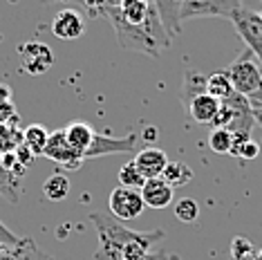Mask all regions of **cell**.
I'll use <instances>...</instances> for the list:
<instances>
[{
    "mask_svg": "<svg viewBox=\"0 0 262 260\" xmlns=\"http://www.w3.org/2000/svg\"><path fill=\"white\" fill-rule=\"evenodd\" d=\"M141 198L148 209H166L172 202V188L166 184L162 177L155 180H146L144 188H141Z\"/></svg>",
    "mask_w": 262,
    "mask_h": 260,
    "instance_id": "13",
    "label": "cell"
},
{
    "mask_svg": "<svg viewBox=\"0 0 262 260\" xmlns=\"http://www.w3.org/2000/svg\"><path fill=\"white\" fill-rule=\"evenodd\" d=\"M231 23H233L237 36L244 40L247 50L258 58V63L262 65V14L258 11H251L242 5V9H237L233 16H231Z\"/></svg>",
    "mask_w": 262,
    "mask_h": 260,
    "instance_id": "4",
    "label": "cell"
},
{
    "mask_svg": "<svg viewBox=\"0 0 262 260\" xmlns=\"http://www.w3.org/2000/svg\"><path fill=\"white\" fill-rule=\"evenodd\" d=\"M0 99H11V90L7 85H0Z\"/></svg>",
    "mask_w": 262,
    "mask_h": 260,
    "instance_id": "37",
    "label": "cell"
},
{
    "mask_svg": "<svg viewBox=\"0 0 262 260\" xmlns=\"http://www.w3.org/2000/svg\"><path fill=\"white\" fill-rule=\"evenodd\" d=\"M0 162H3V166L7 168L11 175H16V177H18V180H20V177H23V175H25L27 170H29V168H25V166H23V164L18 162V157H16V153H9V155H3V157H0Z\"/></svg>",
    "mask_w": 262,
    "mask_h": 260,
    "instance_id": "31",
    "label": "cell"
},
{
    "mask_svg": "<svg viewBox=\"0 0 262 260\" xmlns=\"http://www.w3.org/2000/svg\"><path fill=\"white\" fill-rule=\"evenodd\" d=\"M119 182H121V186H126V188L141 191L144 184H146V177L141 175V170L137 168L135 162H128V164H123V166L119 168Z\"/></svg>",
    "mask_w": 262,
    "mask_h": 260,
    "instance_id": "27",
    "label": "cell"
},
{
    "mask_svg": "<svg viewBox=\"0 0 262 260\" xmlns=\"http://www.w3.org/2000/svg\"><path fill=\"white\" fill-rule=\"evenodd\" d=\"M206 92L211 97H215L217 101H226L235 94V88L231 83V76L226 70H217V72L206 76Z\"/></svg>",
    "mask_w": 262,
    "mask_h": 260,
    "instance_id": "18",
    "label": "cell"
},
{
    "mask_svg": "<svg viewBox=\"0 0 262 260\" xmlns=\"http://www.w3.org/2000/svg\"><path fill=\"white\" fill-rule=\"evenodd\" d=\"M0 195L7 200L9 204L20 202V180L16 175H11L0 162Z\"/></svg>",
    "mask_w": 262,
    "mask_h": 260,
    "instance_id": "24",
    "label": "cell"
},
{
    "mask_svg": "<svg viewBox=\"0 0 262 260\" xmlns=\"http://www.w3.org/2000/svg\"><path fill=\"white\" fill-rule=\"evenodd\" d=\"M0 260H54V258L40 249L36 245V240H32L29 235H25V238H20L18 245L9 247L7 253H5Z\"/></svg>",
    "mask_w": 262,
    "mask_h": 260,
    "instance_id": "17",
    "label": "cell"
},
{
    "mask_svg": "<svg viewBox=\"0 0 262 260\" xmlns=\"http://www.w3.org/2000/svg\"><path fill=\"white\" fill-rule=\"evenodd\" d=\"M72 3L79 5V7L90 16V18H103L110 9L119 7L121 0H72Z\"/></svg>",
    "mask_w": 262,
    "mask_h": 260,
    "instance_id": "26",
    "label": "cell"
},
{
    "mask_svg": "<svg viewBox=\"0 0 262 260\" xmlns=\"http://www.w3.org/2000/svg\"><path fill=\"white\" fill-rule=\"evenodd\" d=\"M72 191V184L63 173H54L43 182V193L50 202H63Z\"/></svg>",
    "mask_w": 262,
    "mask_h": 260,
    "instance_id": "20",
    "label": "cell"
},
{
    "mask_svg": "<svg viewBox=\"0 0 262 260\" xmlns=\"http://www.w3.org/2000/svg\"><path fill=\"white\" fill-rule=\"evenodd\" d=\"M155 9L159 14V20H162L164 29L168 32L170 38H177L182 34V5L184 0H155Z\"/></svg>",
    "mask_w": 262,
    "mask_h": 260,
    "instance_id": "12",
    "label": "cell"
},
{
    "mask_svg": "<svg viewBox=\"0 0 262 260\" xmlns=\"http://www.w3.org/2000/svg\"><path fill=\"white\" fill-rule=\"evenodd\" d=\"M260 153V146L255 144L253 139H242V141H233V148H231V155L244 159V162H249V159H255Z\"/></svg>",
    "mask_w": 262,
    "mask_h": 260,
    "instance_id": "29",
    "label": "cell"
},
{
    "mask_svg": "<svg viewBox=\"0 0 262 260\" xmlns=\"http://www.w3.org/2000/svg\"><path fill=\"white\" fill-rule=\"evenodd\" d=\"M117 11L123 20L130 23V25H141V23H146L148 16L155 11V5L148 3V0H121Z\"/></svg>",
    "mask_w": 262,
    "mask_h": 260,
    "instance_id": "16",
    "label": "cell"
},
{
    "mask_svg": "<svg viewBox=\"0 0 262 260\" xmlns=\"http://www.w3.org/2000/svg\"><path fill=\"white\" fill-rule=\"evenodd\" d=\"M108 209H110V215H115L119 222H128L144 213L146 204H144V198H141V191L117 186L108 198Z\"/></svg>",
    "mask_w": 262,
    "mask_h": 260,
    "instance_id": "8",
    "label": "cell"
},
{
    "mask_svg": "<svg viewBox=\"0 0 262 260\" xmlns=\"http://www.w3.org/2000/svg\"><path fill=\"white\" fill-rule=\"evenodd\" d=\"M242 0H184L180 18L190 20V18H208V16H222L229 18L237 9H242Z\"/></svg>",
    "mask_w": 262,
    "mask_h": 260,
    "instance_id": "6",
    "label": "cell"
},
{
    "mask_svg": "<svg viewBox=\"0 0 262 260\" xmlns=\"http://www.w3.org/2000/svg\"><path fill=\"white\" fill-rule=\"evenodd\" d=\"M258 260H262V249H260V253H258Z\"/></svg>",
    "mask_w": 262,
    "mask_h": 260,
    "instance_id": "41",
    "label": "cell"
},
{
    "mask_svg": "<svg viewBox=\"0 0 262 260\" xmlns=\"http://www.w3.org/2000/svg\"><path fill=\"white\" fill-rule=\"evenodd\" d=\"M43 157L52 159L54 164H58L65 170H79L83 166V155L76 148H72V144L65 137V130H54L50 133V139H47V146L43 150Z\"/></svg>",
    "mask_w": 262,
    "mask_h": 260,
    "instance_id": "7",
    "label": "cell"
},
{
    "mask_svg": "<svg viewBox=\"0 0 262 260\" xmlns=\"http://www.w3.org/2000/svg\"><path fill=\"white\" fill-rule=\"evenodd\" d=\"M229 76L235 92L249 99L251 105L262 103V68L251 52H244L229 65Z\"/></svg>",
    "mask_w": 262,
    "mask_h": 260,
    "instance_id": "3",
    "label": "cell"
},
{
    "mask_svg": "<svg viewBox=\"0 0 262 260\" xmlns=\"http://www.w3.org/2000/svg\"><path fill=\"white\" fill-rule=\"evenodd\" d=\"M23 146V130L16 123H3L0 126V157L16 153Z\"/></svg>",
    "mask_w": 262,
    "mask_h": 260,
    "instance_id": "23",
    "label": "cell"
},
{
    "mask_svg": "<svg viewBox=\"0 0 262 260\" xmlns=\"http://www.w3.org/2000/svg\"><path fill=\"white\" fill-rule=\"evenodd\" d=\"M244 7L251 9V11H258V14H262V0H247V3H244Z\"/></svg>",
    "mask_w": 262,
    "mask_h": 260,
    "instance_id": "35",
    "label": "cell"
},
{
    "mask_svg": "<svg viewBox=\"0 0 262 260\" xmlns=\"http://www.w3.org/2000/svg\"><path fill=\"white\" fill-rule=\"evenodd\" d=\"M43 5H52V3H58V0H40Z\"/></svg>",
    "mask_w": 262,
    "mask_h": 260,
    "instance_id": "40",
    "label": "cell"
},
{
    "mask_svg": "<svg viewBox=\"0 0 262 260\" xmlns=\"http://www.w3.org/2000/svg\"><path fill=\"white\" fill-rule=\"evenodd\" d=\"M0 242H5V245H9V247H14V245H18L20 238L16 235L11 229H7L3 222H0Z\"/></svg>",
    "mask_w": 262,
    "mask_h": 260,
    "instance_id": "33",
    "label": "cell"
},
{
    "mask_svg": "<svg viewBox=\"0 0 262 260\" xmlns=\"http://www.w3.org/2000/svg\"><path fill=\"white\" fill-rule=\"evenodd\" d=\"M47 139H50V133L43 123H32L23 130V146H27L34 155H43L45 146H47Z\"/></svg>",
    "mask_w": 262,
    "mask_h": 260,
    "instance_id": "21",
    "label": "cell"
},
{
    "mask_svg": "<svg viewBox=\"0 0 262 260\" xmlns=\"http://www.w3.org/2000/svg\"><path fill=\"white\" fill-rule=\"evenodd\" d=\"M137 139H139L137 133H130V135H126V137H110V135H99L97 133L92 146L85 150V159L119 155V153H133L137 148Z\"/></svg>",
    "mask_w": 262,
    "mask_h": 260,
    "instance_id": "9",
    "label": "cell"
},
{
    "mask_svg": "<svg viewBox=\"0 0 262 260\" xmlns=\"http://www.w3.org/2000/svg\"><path fill=\"white\" fill-rule=\"evenodd\" d=\"M16 157H18V162L23 164L25 168H32V164H34V159H36V155H34L32 150L27 148V146H20L18 150H16Z\"/></svg>",
    "mask_w": 262,
    "mask_h": 260,
    "instance_id": "32",
    "label": "cell"
},
{
    "mask_svg": "<svg viewBox=\"0 0 262 260\" xmlns=\"http://www.w3.org/2000/svg\"><path fill=\"white\" fill-rule=\"evenodd\" d=\"M103 18L110 20V25L117 34L119 45L128 52H139V54H146L150 58H159V54H162L164 50H168L172 43V38L168 36V32H166L162 20H159L157 9H155L152 14L148 16V20L141 23V25H130V23H126L119 16L117 7L110 9Z\"/></svg>",
    "mask_w": 262,
    "mask_h": 260,
    "instance_id": "2",
    "label": "cell"
},
{
    "mask_svg": "<svg viewBox=\"0 0 262 260\" xmlns=\"http://www.w3.org/2000/svg\"><path fill=\"white\" fill-rule=\"evenodd\" d=\"M175 218L180 222H195L200 218V204L195 202L193 198H180L175 202Z\"/></svg>",
    "mask_w": 262,
    "mask_h": 260,
    "instance_id": "28",
    "label": "cell"
},
{
    "mask_svg": "<svg viewBox=\"0 0 262 260\" xmlns=\"http://www.w3.org/2000/svg\"><path fill=\"white\" fill-rule=\"evenodd\" d=\"M18 56H20V68L29 76H40V74L50 72L56 63L52 47L40 43V40H25V43H20Z\"/></svg>",
    "mask_w": 262,
    "mask_h": 260,
    "instance_id": "5",
    "label": "cell"
},
{
    "mask_svg": "<svg viewBox=\"0 0 262 260\" xmlns=\"http://www.w3.org/2000/svg\"><path fill=\"white\" fill-rule=\"evenodd\" d=\"M253 108V119H255V123L262 128V103H258V105H251Z\"/></svg>",
    "mask_w": 262,
    "mask_h": 260,
    "instance_id": "36",
    "label": "cell"
},
{
    "mask_svg": "<svg viewBox=\"0 0 262 260\" xmlns=\"http://www.w3.org/2000/svg\"><path fill=\"white\" fill-rule=\"evenodd\" d=\"M63 130H65V137H68V141L72 144V148L79 150L83 155V159H85V150L90 148L94 137H97L94 128L90 126V123H85V121H72V123H68Z\"/></svg>",
    "mask_w": 262,
    "mask_h": 260,
    "instance_id": "15",
    "label": "cell"
},
{
    "mask_svg": "<svg viewBox=\"0 0 262 260\" xmlns=\"http://www.w3.org/2000/svg\"><path fill=\"white\" fill-rule=\"evenodd\" d=\"M220 105H222V101H217L215 97H211L208 92H204V94H198V97H195L186 108L190 112V117H193L198 123H206V126H211L213 119H215L217 112H220Z\"/></svg>",
    "mask_w": 262,
    "mask_h": 260,
    "instance_id": "14",
    "label": "cell"
},
{
    "mask_svg": "<svg viewBox=\"0 0 262 260\" xmlns=\"http://www.w3.org/2000/svg\"><path fill=\"white\" fill-rule=\"evenodd\" d=\"M20 115L16 112V105L11 99H0V126L3 123H18Z\"/></svg>",
    "mask_w": 262,
    "mask_h": 260,
    "instance_id": "30",
    "label": "cell"
},
{
    "mask_svg": "<svg viewBox=\"0 0 262 260\" xmlns=\"http://www.w3.org/2000/svg\"><path fill=\"white\" fill-rule=\"evenodd\" d=\"M206 92V76L202 72H195V70H188L186 74H184V83H182V103L188 105L193 101L198 94H204Z\"/></svg>",
    "mask_w": 262,
    "mask_h": 260,
    "instance_id": "22",
    "label": "cell"
},
{
    "mask_svg": "<svg viewBox=\"0 0 262 260\" xmlns=\"http://www.w3.org/2000/svg\"><path fill=\"white\" fill-rule=\"evenodd\" d=\"M144 137H146V139H155V137H157V130H155V128L144 130Z\"/></svg>",
    "mask_w": 262,
    "mask_h": 260,
    "instance_id": "38",
    "label": "cell"
},
{
    "mask_svg": "<svg viewBox=\"0 0 262 260\" xmlns=\"http://www.w3.org/2000/svg\"><path fill=\"white\" fill-rule=\"evenodd\" d=\"M133 162L137 164V168L141 170V175L146 180H155V177H162L166 164H168V155L162 148H144L137 153Z\"/></svg>",
    "mask_w": 262,
    "mask_h": 260,
    "instance_id": "11",
    "label": "cell"
},
{
    "mask_svg": "<svg viewBox=\"0 0 262 260\" xmlns=\"http://www.w3.org/2000/svg\"><path fill=\"white\" fill-rule=\"evenodd\" d=\"M141 260H172V258H170V253H166V251H155V253L144 256Z\"/></svg>",
    "mask_w": 262,
    "mask_h": 260,
    "instance_id": "34",
    "label": "cell"
},
{
    "mask_svg": "<svg viewBox=\"0 0 262 260\" xmlns=\"http://www.w3.org/2000/svg\"><path fill=\"white\" fill-rule=\"evenodd\" d=\"M208 148L217 155H231V148H233V135L226 128H213L211 135H208Z\"/></svg>",
    "mask_w": 262,
    "mask_h": 260,
    "instance_id": "25",
    "label": "cell"
},
{
    "mask_svg": "<svg viewBox=\"0 0 262 260\" xmlns=\"http://www.w3.org/2000/svg\"><path fill=\"white\" fill-rule=\"evenodd\" d=\"M162 180L175 191V188L186 186L188 182H193V170H190V166L184 162H168L164 168V173H162Z\"/></svg>",
    "mask_w": 262,
    "mask_h": 260,
    "instance_id": "19",
    "label": "cell"
},
{
    "mask_svg": "<svg viewBox=\"0 0 262 260\" xmlns=\"http://www.w3.org/2000/svg\"><path fill=\"white\" fill-rule=\"evenodd\" d=\"M7 249H9V245H5V242H0V258L7 253Z\"/></svg>",
    "mask_w": 262,
    "mask_h": 260,
    "instance_id": "39",
    "label": "cell"
},
{
    "mask_svg": "<svg viewBox=\"0 0 262 260\" xmlns=\"http://www.w3.org/2000/svg\"><path fill=\"white\" fill-rule=\"evenodd\" d=\"M85 32V16L74 7H65L52 20V34L61 40H76Z\"/></svg>",
    "mask_w": 262,
    "mask_h": 260,
    "instance_id": "10",
    "label": "cell"
},
{
    "mask_svg": "<svg viewBox=\"0 0 262 260\" xmlns=\"http://www.w3.org/2000/svg\"><path fill=\"white\" fill-rule=\"evenodd\" d=\"M92 224L97 227L99 247L94 260H141L150 253V247L164 238L162 229L152 231H133L123 227L115 215L92 213Z\"/></svg>",
    "mask_w": 262,
    "mask_h": 260,
    "instance_id": "1",
    "label": "cell"
}]
</instances>
